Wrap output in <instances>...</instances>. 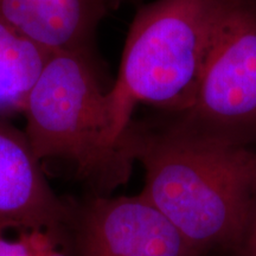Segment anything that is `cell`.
I'll return each instance as SVG.
<instances>
[{
	"label": "cell",
	"instance_id": "cell-1",
	"mask_svg": "<svg viewBox=\"0 0 256 256\" xmlns=\"http://www.w3.org/2000/svg\"><path fill=\"white\" fill-rule=\"evenodd\" d=\"M136 160L145 170L140 194L174 226L198 256L235 252L256 194V148L132 122Z\"/></svg>",
	"mask_w": 256,
	"mask_h": 256
},
{
	"label": "cell",
	"instance_id": "cell-3",
	"mask_svg": "<svg viewBox=\"0 0 256 256\" xmlns=\"http://www.w3.org/2000/svg\"><path fill=\"white\" fill-rule=\"evenodd\" d=\"M222 0H154L130 24L110 94L132 124L138 104L172 116L196 98L218 23Z\"/></svg>",
	"mask_w": 256,
	"mask_h": 256
},
{
	"label": "cell",
	"instance_id": "cell-10",
	"mask_svg": "<svg viewBox=\"0 0 256 256\" xmlns=\"http://www.w3.org/2000/svg\"><path fill=\"white\" fill-rule=\"evenodd\" d=\"M234 252L238 256H256V194L242 238Z\"/></svg>",
	"mask_w": 256,
	"mask_h": 256
},
{
	"label": "cell",
	"instance_id": "cell-2",
	"mask_svg": "<svg viewBox=\"0 0 256 256\" xmlns=\"http://www.w3.org/2000/svg\"><path fill=\"white\" fill-rule=\"evenodd\" d=\"M32 151L66 160L78 177L110 196L132 174V124L121 119L110 90H104L89 51L51 54L25 107Z\"/></svg>",
	"mask_w": 256,
	"mask_h": 256
},
{
	"label": "cell",
	"instance_id": "cell-8",
	"mask_svg": "<svg viewBox=\"0 0 256 256\" xmlns=\"http://www.w3.org/2000/svg\"><path fill=\"white\" fill-rule=\"evenodd\" d=\"M50 55L0 18V119L24 114Z\"/></svg>",
	"mask_w": 256,
	"mask_h": 256
},
{
	"label": "cell",
	"instance_id": "cell-6",
	"mask_svg": "<svg viewBox=\"0 0 256 256\" xmlns=\"http://www.w3.org/2000/svg\"><path fill=\"white\" fill-rule=\"evenodd\" d=\"M74 204L51 190L24 132L0 119V226H72Z\"/></svg>",
	"mask_w": 256,
	"mask_h": 256
},
{
	"label": "cell",
	"instance_id": "cell-5",
	"mask_svg": "<svg viewBox=\"0 0 256 256\" xmlns=\"http://www.w3.org/2000/svg\"><path fill=\"white\" fill-rule=\"evenodd\" d=\"M74 256H198L142 196H94L74 204Z\"/></svg>",
	"mask_w": 256,
	"mask_h": 256
},
{
	"label": "cell",
	"instance_id": "cell-9",
	"mask_svg": "<svg viewBox=\"0 0 256 256\" xmlns=\"http://www.w3.org/2000/svg\"><path fill=\"white\" fill-rule=\"evenodd\" d=\"M8 226H0V256H36L31 241V230L19 229L18 236H10Z\"/></svg>",
	"mask_w": 256,
	"mask_h": 256
},
{
	"label": "cell",
	"instance_id": "cell-4",
	"mask_svg": "<svg viewBox=\"0 0 256 256\" xmlns=\"http://www.w3.org/2000/svg\"><path fill=\"white\" fill-rule=\"evenodd\" d=\"M162 122L198 139L256 148V0H222L196 98Z\"/></svg>",
	"mask_w": 256,
	"mask_h": 256
},
{
	"label": "cell",
	"instance_id": "cell-7",
	"mask_svg": "<svg viewBox=\"0 0 256 256\" xmlns=\"http://www.w3.org/2000/svg\"><path fill=\"white\" fill-rule=\"evenodd\" d=\"M114 0H0V18L49 52L89 51Z\"/></svg>",
	"mask_w": 256,
	"mask_h": 256
}]
</instances>
